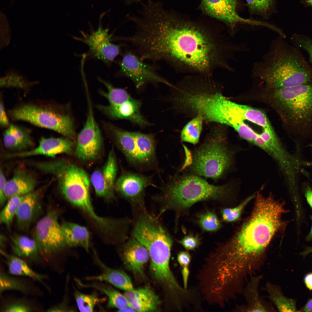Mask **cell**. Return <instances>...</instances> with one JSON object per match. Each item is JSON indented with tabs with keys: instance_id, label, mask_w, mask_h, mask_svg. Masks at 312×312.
<instances>
[{
	"instance_id": "19",
	"label": "cell",
	"mask_w": 312,
	"mask_h": 312,
	"mask_svg": "<svg viewBox=\"0 0 312 312\" xmlns=\"http://www.w3.org/2000/svg\"><path fill=\"white\" fill-rule=\"evenodd\" d=\"M119 254L125 267L134 274L143 275V269L150 259L146 248L131 236L122 243Z\"/></svg>"
},
{
	"instance_id": "37",
	"label": "cell",
	"mask_w": 312,
	"mask_h": 312,
	"mask_svg": "<svg viewBox=\"0 0 312 312\" xmlns=\"http://www.w3.org/2000/svg\"><path fill=\"white\" fill-rule=\"evenodd\" d=\"M256 195L249 196L238 206L233 208H226L221 210L222 220L226 222H233L239 220L245 207L254 198Z\"/></svg>"
},
{
	"instance_id": "18",
	"label": "cell",
	"mask_w": 312,
	"mask_h": 312,
	"mask_svg": "<svg viewBox=\"0 0 312 312\" xmlns=\"http://www.w3.org/2000/svg\"><path fill=\"white\" fill-rule=\"evenodd\" d=\"M44 189L41 188L23 195L16 215L18 229L27 231L42 212V199Z\"/></svg>"
},
{
	"instance_id": "2",
	"label": "cell",
	"mask_w": 312,
	"mask_h": 312,
	"mask_svg": "<svg viewBox=\"0 0 312 312\" xmlns=\"http://www.w3.org/2000/svg\"><path fill=\"white\" fill-rule=\"evenodd\" d=\"M256 195L250 217L230 240L210 253L215 269L231 281H238L251 275L275 235L287 224L282 219V215L289 211L284 202L275 200L271 194L265 197L257 192Z\"/></svg>"
},
{
	"instance_id": "24",
	"label": "cell",
	"mask_w": 312,
	"mask_h": 312,
	"mask_svg": "<svg viewBox=\"0 0 312 312\" xmlns=\"http://www.w3.org/2000/svg\"><path fill=\"white\" fill-rule=\"evenodd\" d=\"M3 142L5 148L16 153L27 151L34 144L29 130L14 124L9 125L4 131Z\"/></svg>"
},
{
	"instance_id": "52",
	"label": "cell",
	"mask_w": 312,
	"mask_h": 312,
	"mask_svg": "<svg viewBox=\"0 0 312 312\" xmlns=\"http://www.w3.org/2000/svg\"><path fill=\"white\" fill-rule=\"evenodd\" d=\"M134 0V1H138V0Z\"/></svg>"
},
{
	"instance_id": "10",
	"label": "cell",
	"mask_w": 312,
	"mask_h": 312,
	"mask_svg": "<svg viewBox=\"0 0 312 312\" xmlns=\"http://www.w3.org/2000/svg\"><path fill=\"white\" fill-rule=\"evenodd\" d=\"M122 55L118 63L120 69L118 74L130 79L137 89L148 84L157 85L159 83L174 87L158 73L159 68L155 63H146L130 49H126Z\"/></svg>"
},
{
	"instance_id": "42",
	"label": "cell",
	"mask_w": 312,
	"mask_h": 312,
	"mask_svg": "<svg viewBox=\"0 0 312 312\" xmlns=\"http://www.w3.org/2000/svg\"><path fill=\"white\" fill-rule=\"evenodd\" d=\"M178 242L187 250H193L198 247L200 244V239L199 236L192 234L185 235Z\"/></svg>"
},
{
	"instance_id": "28",
	"label": "cell",
	"mask_w": 312,
	"mask_h": 312,
	"mask_svg": "<svg viewBox=\"0 0 312 312\" xmlns=\"http://www.w3.org/2000/svg\"><path fill=\"white\" fill-rule=\"evenodd\" d=\"M61 225L67 246H81L88 251L90 236L85 227L68 222H63Z\"/></svg>"
},
{
	"instance_id": "34",
	"label": "cell",
	"mask_w": 312,
	"mask_h": 312,
	"mask_svg": "<svg viewBox=\"0 0 312 312\" xmlns=\"http://www.w3.org/2000/svg\"><path fill=\"white\" fill-rule=\"evenodd\" d=\"M34 83L28 81L18 73L12 70L7 72L0 79V86L2 87H15L25 90Z\"/></svg>"
},
{
	"instance_id": "33",
	"label": "cell",
	"mask_w": 312,
	"mask_h": 312,
	"mask_svg": "<svg viewBox=\"0 0 312 312\" xmlns=\"http://www.w3.org/2000/svg\"><path fill=\"white\" fill-rule=\"evenodd\" d=\"M23 196H15L8 199L7 203L0 212L1 224H4L7 227H10L16 216Z\"/></svg>"
},
{
	"instance_id": "38",
	"label": "cell",
	"mask_w": 312,
	"mask_h": 312,
	"mask_svg": "<svg viewBox=\"0 0 312 312\" xmlns=\"http://www.w3.org/2000/svg\"><path fill=\"white\" fill-rule=\"evenodd\" d=\"M231 127L237 132L241 138L254 144L260 137V134L255 131L244 121L235 120Z\"/></svg>"
},
{
	"instance_id": "15",
	"label": "cell",
	"mask_w": 312,
	"mask_h": 312,
	"mask_svg": "<svg viewBox=\"0 0 312 312\" xmlns=\"http://www.w3.org/2000/svg\"><path fill=\"white\" fill-rule=\"evenodd\" d=\"M117 171L116 158L112 148L104 165L94 170L91 175V182L98 196L108 200L115 198L114 185Z\"/></svg>"
},
{
	"instance_id": "25",
	"label": "cell",
	"mask_w": 312,
	"mask_h": 312,
	"mask_svg": "<svg viewBox=\"0 0 312 312\" xmlns=\"http://www.w3.org/2000/svg\"><path fill=\"white\" fill-rule=\"evenodd\" d=\"M262 278L261 275L250 276V280L243 289L246 304L239 306L235 310L240 312H268L271 311L261 298L259 291V283Z\"/></svg>"
},
{
	"instance_id": "39",
	"label": "cell",
	"mask_w": 312,
	"mask_h": 312,
	"mask_svg": "<svg viewBox=\"0 0 312 312\" xmlns=\"http://www.w3.org/2000/svg\"><path fill=\"white\" fill-rule=\"evenodd\" d=\"M291 40L292 44L307 53L312 64V38L305 35L295 33L292 35Z\"/></svg>"
},
{
	"instance_id": "45",
	"label": "cell",
	"mask_w": 312,
	"mask_h": 312,
	"mask_svg": "<svg viewBox=\"0 0 312 312\" xmlns=\"http://www.w3.org/2000/svg\"><path fill=\"white\" fill-rule=\"evenodd\" d=\"M303 190L308 203L312 209V189L310 186L307 184L304 185Z\"/></svg>"
},
{
	"instance_id": "46",
	"label": "cell",
	"mask_w": 312,
	"mask_h": 312,
	"mask_svg": "<svg viewBox=\"0 0 312 312\" xmlns=\"http://www.w3.org/2000/svg\"><path fill=\"white\" fill-rule=\"evenodd\" d=\"M304 282L307 287L312 290V272L307 274L304 278Z\"/></svg>"
},
{
	"instance_id": "49",
	"label": "cell",
	"mask_w": 312,
	"mask_h": 312,
	"mask_svg": "<svg viewBox=\"0 0 312 312\" xmlns=\"http://www.w3.org/2000/svg\"><path fill=\"white\" fill-rule=\"evenodd\" d=\"M310 217L312 222V216L310 215ZM311 240H312V224L311 230L305 238V240L307 242Z\"/></svg>"
},
{
	"instance_id": "17",
	"label": "cell",
	"mask_w": 312,
	"mask_h": 312,
	"mask_svg": "<svg viewBox=\"0 0 312 312\" xmlns=\"http://www.w3.org/2000/svg\"><path fill=\"white\" fill-rule=\"evenodd\" d=\"M75 146L74 141L66 137H42L38 146L34 148L20 153L7 154L4 157L24 158L44 155L54 158L61 154H72Z\"/></svg>"
},
{
	"instance_id": "51",
	"label": "cell",
	"mask_w": 312,
	"mask_h": 312,
	"mask_svg": "<svg viewBox=\"0 0 312 312\" xmlns=\"http://www.w3.org/2000/svg\"><path fill=\"white\" fill-rule=\"evenodd\" d=\"M308 146L311 147L312 148V143L308 145Z\"/></svg>"
},
{
	"instance_id": "31",
	"label": "cell",
	"mask_w": 312,
	"mask_h": 312,
	"mask_svg": "<svg viewBox=\"0 0 312 312\" xmlns=\"http://www.w3.org/2000/svg\"><path fill=\"white\" fill-rule=\"evenodd\" d=\"M41 310L32 301L23 298L3 299L0 307V311L2 312L38 311Z\"/></svg>"
},
{
	"instance_id": "20",
	"label": "cell",
	"mask_w": 312,
	"mask_h": 312,
	"mask_svg": "<svg viewBox=\"0 0 312 312\" xmlns=\"http://www.w3.org/2000/svg\"><path fill=\"white\" fill-rule=\"evenodd\" d=\"M37 180L32 173L25 169L19 168L7 181L4 194L7 200L15 196H23L34 190Z\"/></svg>"
},
{
	"instance_id": "30",
	"label": "cell",
	"mask_w": 312,
	"mask_h": 312,
	"mask_svg": "<svg viewBox=\"0 0 312 312\" xmlns=\"http://www.w3.org/2000/svg\"><path fill=\"white\" fill-rule=\"evenodd\" d=\"M264 289L268 298L280 312H297L296 300L287 297L280 287L270 282H267Z\"/></svg>"
},
{
	"instance_id": "26",
	"label": "cell",
	"mask_w": 312,
	"mask_h": 312,
	"mask_svg": "<svg viewBox=\"0 0 312 312\" xmlns=\"http://www.w3.org/2000/svg\"><path fill=\"white\" fill-rule=\"evenodd\" d=\"M0 253L5 259L9 274L29 278L40 283L47 290H50L45 283L48 278L46 274L35 271L25 261L14 255L9 254L1 249Z\"/></svg>"
},
{
	"instance_id": "36",
	"label": "cell",
	"mask_w": 312,
	"mask_h": 312,
	"mask_svg": "<svg viewBox=\"0 0 312 312\" xmlns=\"http://www.w3.org/2000/svg\"><path fill=\"white\" fill-rule=\"evenodd\" d=\"M198 222L204 230L216 231L220 229L222 224L216 213L208 210L198 216Z\"/></svg>"
},
{
	"instance_id": "11",
	"label": "cell",
	"mask_w": 312,
	"mask_h": 312,
	"mask_svg": "<svg viewBox=\"0 0 312 312\" xmlns=\"http://www.w3.org/2000/svg\"><path fill=\"white\" fill-rule=\"evenodd\" d=\"M153 177L123 170L116 180L115 191L129 203L134 211L146 209V189L155 186Z\"/></svg>"
},
{
	"instance_id": "23",
	"label": "cell",
	"mask_w": 312,
	"mask_h": 312,
	"mask_svg": "<svg viewBox=\"0 0 312 312\" xmlns=\"http://www.w3.org/2000/svg\"><path fill=\"white\" fill-rule=\"evenodd\" d=\"M10 239L14 255L23 259L29 265H37L42 261L37 244L33 238L14 234L10 236Z\"/></svg>"
},
{
	"instance_id": "4",
	"label": "cell",
	"mask_w": 312,
	"mask_h": 312,
	"mask_svg": "<svg viewBox=\"0 0 312 312\" xmlns=\"http://www.w3.org/2000/svg\"><path fill=\"white\" fill-rule=\"evenodd\" d=\"M203 177L184 171L171 176L161 186L160 192L152 197L159 205L158 216L173 211L176 223L179 216L196 203L208 200L224 201L233 196L235 187L232 183L216 185Z\"/></svg>"
},
{
	"instance_id": "8",
	"label": "cell",
	"mask_w": 312,
	"mask_h": 312,
	"mask_svg": "<svg viewBox=\"0 0 312 312\" xmlns=\"http://www.w3.org/2000/svg\"><path fill=\"white\" fill-rule=\"evenodd\" d=\"M64 109L53 102L32 101L19 104L8 114L14 120L26 121L73 140L76 136L73 120Z\"/></svg>"
},
{
	"instance_id": "13",
	"label": "cell",
	"mask_w": 312,
	"mask_h": 312,
	"mask_svg": "<svg viewBox=\"0 0 312 312\" xmlns=\"http://www.w3.org/2000/svg\"><path fill=\"white\" fill-rule=\"evenodd\" d=\"M85 124L79 134L74 151L75 156L83 161L94 160L99 156L103 145L100 130L94 118L89 102Z\"/></svg>"
},
{
	"instance_id": "40",
	"label": "cell",
	"mask_w": 312,
	"mask_h": 312,
	"mask_svg": "<svg viewBox=\"0 0 312 312\" xmlns=\"http://www.w3.org/2000/svg\"><path fill=\"white\" fill-rule=\"evenodd\" d=\"M178 261L182 268L181 271L183 281V287L187 288L188 278L190 274L188 266L191 259V257L190 253L186 251L180 252L177 257Z\"/></svg>"
},
{
	"instance_id": "41",
	"label": "cell",
	"mask_w": 312,
	"mask_h": 312,
	"mask_svg": "<svg viewBox=\"0 0 312 312\" xmlns=\"http://www.w3.org/2000/svg\"><path fill=\"white\" fill-rule=\"evenodd\" d=\"M248 7L252 12L265 14L272 7L273 0H246Z\"/></svg>"
},
{
	"instance_id": "16",
	"label": "cell",
	"mask_w": 312,
	"mask_h": 312,
	"mask_svg": "<svg viewBox=\"0 0 312 312\" xmlns=\"http://www.w3.org/2000/svg\"><path fill=\"white\" fill-rule=\"evenodd\" d=\"M237 2V0H201V7L207 14L223 21L232 30L239 23L263 25V22L240 16L236 10Z\"/></svg>"
},
{
	"instance_id": "7",
	"label": "cell",
	"mask_w": 312,
	"mask_h": 312,
	"mask_svg": "<svg viewBox=\"0 0 312 312\" xmlns=\"http://www.w3.org/2000/svg\"><path fill=\"white\" fill-rule=\"evenodd\" d=\"M116 146L132 166L140 171H160L154 134L130 131L111 124L105 125Z\"/></svg>"
},
{
	"instance_id": "44",
	"label": "cell",
	"mask_w": 312,
	"mask_h": 312,
	"mask_svg": "<svg viewBox=\"0 0 312 312\" xmlns=\"http://www.w3.org/2000/svg\"><path fill=\"white\" fill-rule=\"evenodd\" d=\"M0 125L2 127H8L9 125V121L5 110L3 101L1 99V97L0 100Z\"/></svg>"
},
{
	"instance_id": "35",
	"label": "cell",
	"mask_w": 312,
	"mask_h": 312,
	"mask_svg": "<svg viewBox=\"0 0 312 312\" xmlns=\"http://www.w3.org/2000/svg\"><path fill=\"white\" fill-rule=\"evenodd\" d=\"M74 297L79 310L81 312H92L99 300L95 293L90 294L75 291Z\"/></svg>"
},
{
	"instance_id": "14",
	"label": "cell",
	"mask_w": 312,
	"mask_h": 312,
	"mask_svg": "<svg viewBox=\"0 0 312 312\" xmlns=\"http://www.w3.org/2000/svg\"><path fill=\"white\" fill-rule=\"evenodd\" d=\"M99 25L96 31L90 34L83 33V37L77 39L88 46L90 53L95 58L111 63L122 53V46L112 43V35L109 34L108 29Z\"/></svg>"
},
{
	"instance_id": "43",
	"label": "cell",
	"mask_w": 312,
	"mask_h": 312,
	"mask_svg": "<svg viewBox=\"0 0 312 312\" xmlns=\"http://www.w3.org/2000/svg\"><path fill=\"white\" fill-rule=\"evenodd\" d=\"M7 181L6 179L4 173L1 168L0 172V206H3L7 199L4 192Z\"/></svg>"
},
{
	"instance_id": "12",
	"label": "cell",
	"mask_w": 312,
	"mask_h": 312,
	"mask_svg": "<svg viewBox=\"0 0 312 312\" xmlns=\"http://www.w3.org/2000/svg\"><path fill=\"white\" fill-rule=\"evenodd\" d=\"M140 100L132 97L125 89L120 88L108 106L99 105L98 108L110 118L128 120L141 127L151 125L142 114Z\"/></svg>"
},
{
	"instance_id": "48",
	"label": "cell",
	"mask_w": 312,
	"mask_h": 312,
	"mask_svg": "<svg viewBox=\"0 0 312 312\" xmlns=\"http://www.w3.org/2000/svg\"><path fill=\"white\" fill-rule=\"evenodd\" d=\"M312 255V246L307 247L304 250L299 253V255L305 257L309 254Z\"/></svg>"
},
{
	"instance_id": "29",
	"label": "cell",
	"mask_w": 312,
	"mask_h": 312,
	"mask_svg": "<svg viewBox=\"0 0 312 312\" xmlns=\"http://www.w3.org/2000/svg\"><path fill=\"white\" fill-rule=\"evenodd\" d=\"M76 282L79 286L83 287L92 288L105 294L108 298L107 306L109 307L115 308L118 310L130 306L125 296L113 287L103 283L96 281L85 284L76 279Z\"/></svg>"
},
{
	"instance_id": "22",
	"label": "cell",
	"mask_w": 312,
	"mask_h": 312,
	"mask_svg": "<svg viewBox=\"0 0 312 312\" xmlns=\"http://www.w3.org/2000/svg\"><path fill=\"white\" fill-rule=\"evenodd\" d=\"M124 294L130 306L137 312H152L160 304L158 296L150 288L146 287L125 291Z\"/></svg>"
},
{
	"instance_id": "32",
	"label": "cell",
	"mask_w": 312,
	"mask_h": 312,
	"mask_svg": "<svg viewBox=\"0 0 312 312\" xmlns=\"http://www.w3.org/2000/svg\"><path fill=\"white\" fill-rule=\"evenodd\" d=\"M203 121L202 116L197 115L188 122L181 131V141L193 145L198 143L202 130Z\"/></svg>"
},
{
	"instance_id": "1",
	"label": "cell",
	"mask_w": 312,
	"mask_h": 312,
	"mask_svg": "<svg viewBox=\"0 0 312 312\" xmlns=\"http://www.w3.org/2000/svg\"><path fill=\"white\" fill-rule=\"evenodd\" d=\"M146 60L166 62L175 70L210 75L215 69L232 71L229 60L238 52V44L203 27L181 20L164 9L154 13L139 37Z\"/></svg>"
},
{
	"instance_id": "47",
	"label": "cell",
	"mask_w": 312,
	"mask_h": 312,
	"mask_svg": "<svg viewBox=\"0 0 312 312\" xmlns=\"http://www.w3.org/2000/svg\"><path fill=\"white\" fill-rule=\"evenodd\" d=\"M299 311L312 312V298L309 299Z\"/></svg>"
},
{
	"instance_id": "5",
	"label": "cell",
	"mask_w": 312,
	"mask_h": 312,
	"mask_svg": "<svg viewBox=\"0 0 312 312\" xmlns=\"http://www.w3.org/2000/svg\"><path fill=\"white\" fill-rule=\"evenodd\" d=\"M233 153L222 129H212L203 142L190 152L181 170L217 182L230 170Z\"/></svg>"
},
{
	"instance_id": "27",
	"label": "cell",
	"mask_w": 312,
	"mask_h": 312,
	"mask_svg": "<svg viewBox=\"0 0 312 312\" xmlns=\"http://www.w3.org/2000/svg\"><path fill=\"white\" fill-rule=\"evenodd\" d=\"M33 280L26 277L0 273V294L10 290L19 291L27 295H41L42 292L34 282Z\"/></svg>"
},
{
	"instance_id": "50",
	"label": "cell",
	"mask_w": 312,
	"mask_h": 312,
	"mask_svg": "<svg viewBox=\"0 0 312 312\" xmlns=\"http://www.w3.org/2000/svg\"><path fill=\"white\" fill-rule=\"evenodd\" d=\"M302 2L307 6H312V0H302Z\"/></svg>"
},
{
	"instance_id": "21",
	"label": "cell",
	"mask_w": 312,
	"mask_h": 312,
	"mask_svg": "<svg viewBox=\"0 0 312 312\" xmlns=\"http://www.w3.org/2000/svg\"><path fill=\"white\" fill-rule=\"evenodd\" d=\"M95 254L94 259L100 268L101 273L97 275L88 276L86 278V280L107 282L125 291L134 289L130 277L126 273L120 270L108 267L102 262Z\"/></svg>"
},
{
	"instance_id": "6",
	"label": "cell",
	"mask_w": 312,
	"mask_h": 312,
	"mask_svg": "<svg viewBox=\"0 0 312 312\" xmlns=\"http://www.w3.org/2000/svg\"><path fill=\"white\" fill-rule=\"evenodd\" d=\"M270 89L282 121L294 136L312 133V83Z\"/></svg>"
},
{
	"instance_id": "3",
	"label": "cell",
	"mask_w": 312,
	"mask_h": 312,
	"mask_svg": "<svg viewBox=\"0 0 312 312\" xmlns=\"http://www.w3.org/2000/svg\"><path fill=\"white\" fill-rule=\"evenodd\" d=\"M279 36L271 42L261 59L254 63L252 76L269 89L290 87L312 83V68L301 50Z\"/></svg>"
},
{
	"instance_id": "9",
	"label": "cell",
	"mask_w": 312,
	"mask_h": 312,
	"mask_svg": "<svg viewBox=\"0 0 312 312\" xmlns=\"http://www.w3.org/2000/svg\"><path fill=\"white\" fill-rule=\"evenodd\" d=\"M59 214L54 209L49 210L38 220L32 231V238L38 246L42 261L51 264L56 255L67 246Z\"/></svg>"
}]
</instances>
